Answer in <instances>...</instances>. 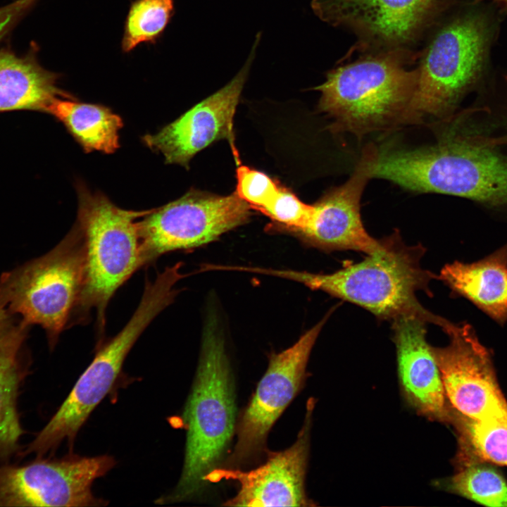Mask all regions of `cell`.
Segmentation results:
<instances>
[{
	"mask_svg": "<svg viewBox=\"0 0 507 507\" xmlns=\"http://www.w3.org/2000/svg\"><path fill=\"white\" fill-rule=\"evenodd\" d=\"M375 149L373 144L364 148L349 179L313 204L306 225L293 235L308 246L328 252L352 250L370 254L380 248L381 239L368 233L361 215V196L372 178Z\"/></svg>",
	"mask_w": 507,
	"mask_h": 507,
	"instance_id": "cell-16",
	"label": "cell"
},
{
	"mask_svg": "<svg viewBox=\"0 0 507 507\" xmlns=\"http://www.w3.org/2000/svg\"><path fill=\"white\" fill-rule=\"evenodd\" d=\"M187 429L184 461L175 489L158 503L190 499L207 484L205 477L217 468L235 430L233 379L225 340L215 316L204 327L196 377L184 411Z\"/></svg>",
	"mask_w": 507,
	"mask_h": 507,
	"instance_id": "cell-2",
	"label": "cell"
},
{
	"mask_svg": "<svg viewBox=\"0 0 507 507\" xmlns=\"http://www.w3.org/2000/svg\"><path fill=\"white\" fill-rule=\"evenodd\" d=\"M58 97L73 98L56 85V77L27 59L0 52V112L47 111Z\"/></svg>",
	"mask_w": 507,
	"mask_h": 507,
	"instance_id": "cell-19",
	"label": "cell"
},
{
	"mask_svg": "<svg viewBox=\"0 0 507 507\" xmlns=\"http://www.w3.org/2000/svg\"><path fill=\"white\" fill-rule=\"evenodd\" d=\"M59 120L86 152L113 153L119 146L121 118L108 108L56 98L47 111Z\"/></svg>",
	"mask_w": 507,
	"mask_h": 507,
	"instance_id": "cell-20",
	"label": "cell"
},
{
	"mask_svg": "<svg viewBox=\"0 0 507 507\" xmlns=\"http://www.w3.org/2000/svg\"><path fill=\"white\" fill-rule=\"evenodd\" d=\"M433 313L400 315L392 320L397 371L402 395L419 415L432 421L449 423L451 406L441 373L426 340L427 324L439 325Z\"/></svg>",
	"mask_w": 507,
	"mask_h": 507,
	"instance_id": "cell-17",
	"label": "cell"
},
{
	"mask_svg": "<svg viewBox=\"0 0 507 507\" xmlns=\"http://www.w3.org/2000/svg\"><path fill=\"white\" fill-rule=\"evenodd\" d=\"M506 80L507 81V76L505 77Z\"/></svg>",
	"mask_w": 507,
	"mask_h": 507,
	"instance_id": "cell-31",
	"label": "cell"
},
{
	"mask_svg": "<svg viewBox=\"0 0 507 507\" xmlns=\"http://www.w3.org/2000/svg\"><path fill=\"white\" fill-rule=\"evenodd\" d=\"M168 305L159 290H144L139 304L125 327L101 349L80 377L68 396L25 454L42 456L64 440L72 443L89 414L115 382L131 348L150 323Z\"/></svg>",
	"mask_w": 507,
	"mask_h": 507,
	"instance_id": "cell-8",
	"label": "cell"
},
{
	"mask_svg": "<svg viewBox=\"0 0 507 507\" xmlns=\"http://www.w3.org/2000/svg\"><path fill=\"white\" fill-rule=\"evenodd\" d=\"M438 278L496 322L507 321V244L477 262L446 264Z\"/></svg>",
	"mask_w": 507,
	"mask_h": 507,
	"instance_id": "cell-18",
	"label": "cell"
},
{
	"mask_svg": "<svg viewBox=\"0 0 507 507\" xmlns=\"http://www.w3.org/2000/svg\"><path fill=\"white\" fill-rule=\"evenodd\" d=\"M250 206L236 192L228 196L191 189L153 208L138 221L144 265L162 254L197 248L248 222Z\"/></svg>",
	"mask_w": 507,
	"mask_h": 507,
	"instance_id": "cell-9",
	"label": "cell"
},
{
	"mask_svg": "<svg viewBox=\"0 0 507 507\" xmlns=\"http://www.w3.org/2000/svg\"><path fill=\"white\" fill-rule=\"evenodd\" d=\"M311 212L312 205L305 204L292 192L281 186L261 211L273 221V230L292 234L305 227Z\"/></svg>",
	"mask_w": 507,
	"mask_h": 507,
	"instance_id": "cell-25",
	"label": "cell"
},
{
	"mask_svg": "<svg viewBox=\"0 0 507 507\" xmlns=\"http://www.w3.org/2000/svg\"><path fill=\"white\" fill-rule=\"evenodd\" d=\"M109 456L39 459L0 468V506H98L93 482L115 465Z\"/></svg>",
	"mask_w": 507,
	"mask_h": 507,
	"instance_id": "cell-11",
	"label": "cell"
},
{
	"mask_svg": "<svg viewBox=\"0 0 507 507\" xmlns=\"http://www.w3.org/2000/svg\"><path fill=\"white\" fill-rule=\"evenodd\" d=\"M77 218L85 247V282L80 306L82 321L92 309L102 332L108 303L116 290L144 265L137 219L150 211L120 208L101 192L78 182ZM78 313V315H79Z\"/></svg>",
	"mask_w": 507,
	"mask_h": 507,
	"instance_id": "cell-5",
	"label": "cell"
},
{
	"mask_svg": "<svg viewBox=\"0 0 507 507\" xmlns=\"http://www.w3.org/2000/svg\"><path fill=\"white\" fill-rule=\"evenodd\" d=\"M456 470L441 484L446 491L483 506L507 507V482L490 463L472 461Z\"/></svg>",
	"mask_w": 507,
	"mask_h": 507,
	"instance_id": "cell-23",
	"label": "cell"
},
{
	"mask_svg": "<svg viewBox=\"0 0 507 507\" xmlns=\"http://www.w3.org/2000/svg\"><path fill=\"white\" fill-rule=\"evenodd\" d=\"M425 251L420 244L406 245L395 231L381 239L380 248L365 259L332 273L263 268L258 272L300 282L392 321L402 314L431 313L416 296L419 291L431 294L429 284L436 277L420 265Z\"/></svg>",
	"mask_w": 507,
	"mask_h": 507,
	"instance_id": "cell-4",
	"label": "cell"
},
{
	"mask_svg": "<svg viewBox=\"0 0 507 507\" xmlns=\"http://www.w3.org/2000/svg\"><path fill=\"white\" fill-rule=\"evenodd\" d=\"M85 247L75 224L51 251L0 278V306L43 327L51 349L77 315L85 282Z\"/></svg>",
	"mask_w": 507,
	"mask_h": 507,
	"instance_id": "cell-6",
	"label": "cell"
},
{
	"mask_svg": "<svg viewBox=\"0 0 507 507\" xmlns=\"http://www.w3.org/2000/svg\"><path fill=\"white\" fill-rule=\"evenodd\" d=\"M173 11L172 0H137L125 22L123 51H130L141 43L156 39L165 29Z\"/></svg>",
	"mask_w": 507,
	"mask_h": 507,
	"instance_id": "cell-24",
	"label": "cell"
},
{
	"mask_svg": "<svg viewBox=\"0 0 507 507\" xmlns=\"http://www.w3.org/2000/svg\"><path fill=\"white\" fill-rule=\"evenodd\" d=\"M450 4V0H312L311 5L322 20L394 49L415 39Z\"/></svg>",
	"mask_w": 507,
	"mask_h": 507,
	"instance_id": "cell-13",
	"label": "cell"
},
{
	"mask_svg": "<svg viewBox=\"0 0 507 507\" xmlns=\"http://www.w3.org/2000/svg\"><path fill=\"white\" fill-rule=\"evenodd\" d=\"M402 48L389 49L339 66L315 87L320 111L333 119L331 129L358 138L404 125L417 82V69Z\"/></svg>",
	"mask_w": 507,
	"mask_h": 507,
	"instance_id": "cell-3",
	"label": "cell"
},
{
	"mask_svg": "<svg viewBox=\"0 0 507 507\" xmlns=\"http://www.w3.org/2000/svg\"><path fill=\"white\" fill-rule=\"evenodd\" d=\"M439 327L449 343L432 351L451 406L475 420H507V401L497 382L491 356L472 327L443 319Z\"/></svg>",
	"mask_w": 507,
	"mask_h": 507,
	"instance_id": "cell-10",
	"label": "cell"
},
{
	"mask_svg": "<svg viewBox=\"0 0 507 507\" xmlns=\"http://www.w3.org/2000/svg\"><path fill=\"white\" fill-rule=\"evenodd\" d=\"M34 0H18L0 8V39L17 18Z\"/></svg>",
	"mask_w": 507,
	"mask_h": 507,
	"instance_id": "cell-28",
	"label": "cell"
},
{
	"mask_svg": "<svg viewBox=\"0 0 507 507\" xmlns=\"http://www.w3.org/2000/svg\"><path fill=\"white\" fill-rule=\"evenodd\" d=\"M236 178V194L251 208L261 212L280 187L266 174L246 165L238 166Z\"/></svg>",
	"mask_w": 507,
	"mask_h": 507,
	"instance_id": "cell-26",
	"label": "cell"
},
{
	"mask_svg": "<svg viewBox=\"0 0 507 507\" xmlns=\"http://www.w3.org/2000/svg\"><path fill=\"white\" fill-rule=\"evenodd\" d=\"M259 39H256L246 63L230 82L157 133L144 135V144L161 153L166 163L184 167H188L195 154L215 141L226 139L234 147V115Z\"/></svg>",
	"mask_w": 507,
	"mask_h": 507,
	"instance_id": "cell-15",
	"label": "cell"
},
{
	"mask_svg": "<svg viewBox=\"0 0 507 507\" xmlns=\"http://www.w3.org/2000/svg\"><path fill=\"white\" fill-rule=\"evenodd\" d=\"M314 403L309 400L303 427L288 449L269 453L267 461L249 470L215 468L205 477L206 484L232 480L239 484L227 506H313L305 489Z\"/></svg>",
	"mask_w": 507,
	"mask_h": 507,
	"instance_id": "cell-14",
	"label": "cell"
},
{
	"mask_svg": "<svg viewBox=\"0 0 507 507\" xmlns=\"http://www.w3.org/2000/svg\"><path fill=\"white\" fill-rule=\"evenodd\" d=\"M6 308L0 306V349L22 344L27 327L21 322L15 325Z\"/></svg>",
	"mask_w": 507,
	"mask_h": 507,
	"instance_id": "cell-27",
	"label": "cell"
},
{
	"mask_svg": "<svg viewBox=\"0 0 507 507\" xmlns=\"http://www.w3.org/2000/svg\"><path fill=\"white\" fill-rule=\"evenodd\" d=\"M482 0H476V1H480ZM497 2L500 3L503 6H504L507 8V0H495Z\"/></svg>",
	"mask_w": 507,
	"mask_h": 507,
	"instance_id": "cell-30",
	"label": "cell"
},
{
	"mask_svg": "<svg viewBox=\"0 0 507 507\" xmlns=\"http://www.w3.org/2000/svg\"><path fill=\"white\" fill-rule=\"evenodd\" d=\"M20 347L0 349V461L17 451L23 434L17 399L26 370L19 355Z\"/></svg>",
	"mask_w": 507,
	"mask_h": 507,
	"instance_id": "cell-22",
	"label": "cell"
},
{
	"mask_svg": "<svg viewBox=\"0 0 507 507\" xmlns=\"http://www.w3.org/2000/svg\"><path fill=\"white\" fill-rule=\"evenodd\" d=\"M370 174L411 192L507 205V157L470 135L444 134L418 148L377 149Z\"/></svg>",
	"mask_w": 507,
	"mask_h": 507,
	"instance_id": "cell-1",
	"label": "cell"
},
{
	"mask_svg": "<svg viewBox=\"0 0 507 507\" xmlns=\"http://www.w3.org/2000/svg\"><path fill=\"white\" fill-rule=\"evenodd\" d=\"M449 424L458 439L456 466L478 461L507 465V420H475L453 408Z\"/></svg>",
	"mask_w": 507,
	"mask_h": 507,
	"instance_id": "cell-21",
	"label": "cell"
},
{
	"mask_svg": "<svg viewBox=\"0 0 507 507\" xmlns=\"http://www.w3.org/2000/svg\"><path fill=\"white\" fill-rule=\"evenodd\" d=\"M474 140L482 144L491 147L507 146V134L499 137L472 136Z\"/></svg>",
	"mask_w": 507,
	"mask_h": 507,
	"instance_id": "cell-29",
	"label": "cell"
},
{
	"mask_svg": "<svg viewBox=\"0 0 507 507\" xmlns=\"http://www.w3.org/2000/svg\"><path fill=\"white\" fill-rule=\"evenodd\" d=\"M327 317L303 334L292 346L271 354L268 368L237 427V440L230 465L246 462L263 449L273 424L301 389L308 358Z\"/></svg>",
	"mask_w": 507,
	"mask_h": 507,
	"instance_id": "cell-12",
	"label": "cell"
},
{
	"mask_svg": "<svg viewBox=\"0 0 507 507\" xmlns=\"http://www.w3.org/2000/svg\"><path fill=\"white\" fill-rule=\"evenodd\" d=\"M483 17L467 14L442 25L425 48L404 125L430 116L445 118L481 75L488 49Z\"/></svg>",
	"mask_w": 507,
	"mask_h": 507,
	"instance_id": "cell-7",
	"label": "cell"
}]
</instances>
